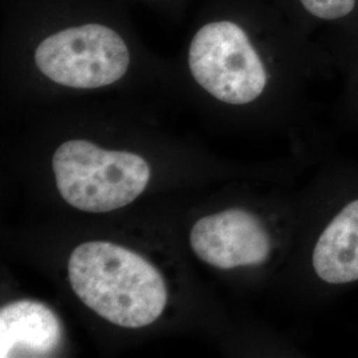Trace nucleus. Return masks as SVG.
Listing matches in <instances>:
<instances>
[{
  "label": "nucleus",
  "instance_id": "f257e3e1",
  "mask_svg": "<svg viewBox=\"0 0 358 358\" xmlns=\"http://www.w3.org/2000/svg\"><path fill=\"white\" fill-rule=\"evenodd\" d=\"M68 278L87 307L122 328L148 327L166 307V284L159 271L117 244H80L69 256Z\"/></svg>",
  "mask_w": 358,
  "mask_h": 358
},
{
  "label": "nucleus",
  "instance_id": "f03ea898",
  "mask_svg": "<svg viewBox=\"0 0 358 358\" xmlns=\"http://www.w3.org/2000/svg\"><path fill=\"white\" fill-rule=\"evenodd\" d=\"M52 167L60 195L85 213H110L137 199L150 179V167L137 154L103 150L84 140L66 141Z\"/></svg>",
  "mask_w": 358,
  "mask_h": 358
},
{
  "label": "nucleus",
  "instance_id": "7ed1b4c3",
  "mask_svg": "<svg viewBox=\"0 0 358 358\" xmlns=\"http://www.w3.org/2000/svg\"><path fill=\"white\" fill-rule=\"evenodd\" d=\"M38 71L75 90L112 85L127 75L130 51L118 32L103 24L69 27L44 38L35 51Z\"/></svg>",
  "mask_w": 358,
  "mask_h": 358
},
{
  "label": "nucleus",
  "instance_id": "20e7f679",
  "mask_svg": "<svg viewBox=\"0 0 358 358\" xmlns=\"http://www.w3.org/2000/svg\"><path fill=\"white\" fill-rule=\"evenodd\" d=\"M194 80L222 103H252L266 88L267 73L245 32L232 22H213L194 35L189 48Z\"/></svg>",
  "mask_w": 358,
  "mask_h": 358
},
{
  "label": "nucleus",
  "instance_id": "39448f33",
  "mask_svg": "<svg viewBox=\"0 0 358 358\" xmlns=\"http://www.w3.org/2000/svg\"><path fill=\"white\" fill-rule=\"evenodd\" d=\"M190 244L201 260L220 269L262 264L271 252V239L262 222L239 208L199 219Z\"/></svg>",
  "mask_w": 358,
  "mask_h": 358
},
{
  "label": "nucleus",
  "instance_id": "423d86ee",
  "mask_svg": "<svg viewBox=\"0 0 358 358\" xmlns=\"http://www.w3.org/2000/svg\"><path fill=\"white\" fill-rule=\"evenodd\" d=\"M62 340V322L45 304L20 300L1 308L0 357H50Z\"/></svg>",
  "mask_w": 358,
  "mask_h": 358
},
{
  "label": "nucleus",
  "instance_id": "0eeeda50",
  "mask_svg": "<svg viewBox=\"0 0 358 358\" xmlns=\"http://www.w3.org/2000/svg\"><path fill=\"white\" fill-rule=\"evenodd\" d=\"M313 267L331 284L358 280V201L345 206L321 234Z\"/></svg>",
  "mask_w": 358,
  "mask_h": 358
},
{
  "label": "nucleus",
  "instance_id": "6e6552de",
  "mask_svg": "<svg viewBox=\"0 0 358 358\" xmlns=\"http://www.w3.org/2000/svg\"><path fill=\"white\" fill-rule=\"evenodd\" d=\"M307 11L320 19H340L350 13L356 0H300Z\"/></svg>",
  "mask_w": 358,
  "mask_h": 358
}]
</instances>
